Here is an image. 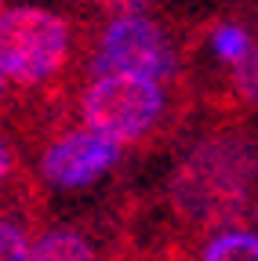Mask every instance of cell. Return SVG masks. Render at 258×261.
<instances>
[{"instance_id":"obj_1","label":"cell","mask_w":258,"mask_h":261,"mask_svg":"<svg viewBox=\"0 0 258 261\" xmlns=\"http://www.w3.org/2000/svg\"><path fill=\"white\" fill-rule=\"evenodd\" d=\"M84 127L113 145H135L156 127L164 113V84L131 73L95 76L80 98Z\"/></svg>"},{"instance_id":"obj_2","label":"cell","mask_w":258,"mask_h":261,"mask_svg":"<svg viewBox=\"0 0 258 261\" xmlns=\"http://www.w3.org/2000/svg\"><path fill=\"white\" fill-rule=\"evenodd\" d=\"M69 55V25L48 8L0 11V73L15 84H40Z\"/></svg>"},{"instance_id":"obj_3","label":"cell","mask_w":258,"mask_h":261,"mask_svg":"<svg viewBox=\"0 0 258 261\" xmlns=\"http://www.w3.org/2000/svg\"><path fill=\"white\" fill-rule=\"evenodd\" d=\"M175 44L168 33L153 18L131 11L120 15L102 29L99 55H95V73H131V76H149L164 80L175 73Z\"/></svg>"},{"instance_id":"obj_4","label":"cell","mask_w":258,"mask_h":261,"mask_svg":"<svg viewBox=\"0 0 258 261\" xmlns=\"http://www.w3.org/2000/svg\"><path fill=\"white\" fill-rule=\"evenodd\" d=\"M251 178V160L240 145H204L197 149L182 167V203L193 207V214H218L229 203H237Z\"/></svg>"},{"instance_id":"obj_5","label":"cell","mask_w":258,"mask_h":261,"mask_svg":"<svg viewBox=\"0 0 258 261\" xmlns=\"http://www.w3.org/2000/svg\"><path fill=\"white\" fill-rule=\"evenodd\" d=\"M120 160V145L106 142L102 135H95L87 127L66 130L58 135L44 156H40V174L55 189H87L95 181H102Z\"/></svg>"},{"instance_id":"obj_6","label":"cell","mask_w":258,"mask_h":261,"mask_svg":"<svg viewBox=\"0 0 258 261\" xmlns=\"http://www.w3.org/2000/svg\"><path fill=\"white\" fill-rule=\"evenodd\" d=\"M26 261H95V247L73 228H55V232L33 240Z\"/></svg>"},{"instance_id":"obj_7","label":"cell","mask_w":258,"mask_h":261,"mask_svg":"<svg viewBox=\"0 0 258 261\" xmlns=\"http://www.w3.org/2000/svg\"><path fill=\"white\" fill-rule=\"evenodd\" d=\"M200 261H258V232L254 228H222L204 243Z\"/></svg>"},{"instance_id":"obj_8","label":"cell","mask_w":258,"mask_h":261,"mask_svg":"<svg viewBox=\"0 0 258 261\" xmlns=\"http://www.w3.org/2000/svg\"><path fill=\"white\" fill-rule=\"evenodd\" d=\"M211 47L222 62H251V37H247V29L244 25H233V22H225L215 29V37H211Z\"/></svg>"},{"instance_id":"obj_9","label":"cell","mask_w":258,"mask_h":261,"mask_svg":"<svg viewBox=\"0 0 258 261\" xmlns=\"http://www.w3.org/2000/svg\"><path fill=\"white\" fill-rule=\"evenodd\" d=\"M29 236H26V228L11 218H0V261H26L29 254Z\"/></svg>"},{"instance_id":"obj_10","label":"cell","mask_w":258,"mask_h":261,"mask_svg":"<svg viewBox=\"0 0 258 261\" xmlns=\"http://www.w3.org/2000/svg\"><path fill=\"white\" fill-rule=\"evenodd\" d=\"M11 171H15V152H11V145L4 138H0V181H4Z\"/></svg>"},{"instance_id":"obj_11","label":"cell","mask_w":258,"mask_h":261,"mask_svg":"<svg viewBox=\"0 0 258 261\" xmlns=\"http://www.w3.org/2000/svg\"><path fill=\"white\" fill-rule=\"evenodd\" d=\"M4 80H8V76H4V73H0V98H4Z\"/></svg>"},{"instance_id":"obj_12","label":"cell","mask_w":258,"mask_h":261,"mask_svg":"<svg viewBox=\"0 0 258 261\" xmlns=\"http://www.w3.org/2000/svg\"><path fill=\"white\" fill-rule=\"evenodd\" d=\"M254 218H258V203H254Z\"/></svg>"}]
</instances>
